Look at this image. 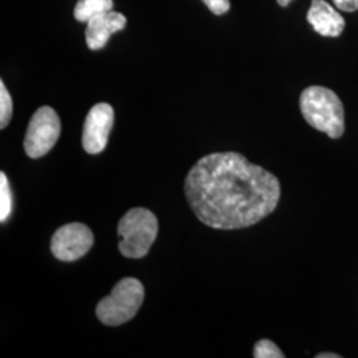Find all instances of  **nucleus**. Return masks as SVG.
<instances>
[{
    "instance_id": "f257e3e1",
    "label": "nucleus",
    "mask_w": 358,
    "mask_h": 358,
    "mask_svg": "<svg viewBox=\"0 0 358 358\" xmlns=\"http://www.w3.org/2000/svg\"><path fill=\"white\" fill-rule=\"evenodd\" d=\"M185 192L196 217L211 229L238 230L254 226L275 211L280 182L242 154H208L185 180Z\"/></svg>"
},
{
    "instance_id": "f03ea898",
    "label": "nucleus",
    "mask_w": 358,
    "mask_h": 358,
    "mask_svg": "<svg viewBox=\"0 0 358 358\" xmlns=\"http://www.w3.org/2000/svg\"><path fill=\"white\" fill-rule=\"evenodd\" d=\"M300 109L312 128L340 138L345 130L344 105L333 90L324 87H309L300 96Z\"/></svg>"
},
{
    "instance_id": "7ed1b4c3",
    "label": "nucleus",
    "mask_w": 358,
    "mask_h": 358,
    "mask_svg": "<svg viewBox=\"0 0 358 358\" xmlns=\"http://www.w3.org/2000/svg\"><path fill=\"white\" fill-rule=\"evenodd\" d=\"M158 234V220L148 208L129 210L118 223V250L125 257L141 259L148 255Z\"/></svg>"
},
{
    "instance_id": "20e7f679",
    "label": "nucleus",
    "mask_w": 358,
    "mask_h": 358,
    "mask_svg": "<svg viewBox=\"0 0 358 358\" xmlns=\"http://www.w3.org/2000/svg\"><path fill=\"white\" fill-rule=\"evenodd\" d=\"M145 289L140 280L125 278L115 284L112 294L100 300L96 308L99 320L105 325L117 327L131 320L140 310Z\"/></svg>"
},
{
    "instance_id": "39448f33",
    "label": "nucleus",
    "mask_w": 358,
    "mask_h": 358,
    "mask_svg": "<svg viewBox=\"0 0 358 358\" xmlns=\"http://www.w3.org/2000/svg\"><path fill=\"white\" fill-rule=\"evenodd\" d=\"M62 124L57 113L51 106H41L32 115L27 128L24 150L29 158L44 157L60 137Z\"/></svg>"
},
{
    "instance_id": "423d86ee",
    "label": "nucleus",
    "mask_w": 358,
    "mask_h": 358,
    "mask_svg": "<svg viewBox=\"0 0 358 358\" xmlns=\"http://www.w3.org/2000/svg\"><path fill=\"white\" fill-rule=\"evenodd\" d=\"M93 242V232L88 226L69 223L53 234L52 254L62 262H75L90 252Z\"/></svg>"
},
{
    "instance_id": "0eeeda50",
    "label": "nucleus",
    "mask_w": 358,
    "mask_h": 358,
    "mask_svg": "<svg viewBox=\"0 0 358 358\" xmlns=\"http://www.w3.org/2000/svg\"><path fill=\"white\" fill-rule=\"evenodd\" d=\"M113 121L115 112L109 103H97L90 109L83 130V148L87 153L103 152L113 128Z\"/></svg>"
},
{
    "instance_id": "6e6552de",
    "label": "nucleus",
    "mask_w": 358,
    "mask_h": 358,
    "mask_svg": "<svg viewBox=\"0 0 358 358\" xmlns=\"http://www.w3.org/2000/svg\"><path fill=\"white\" fill-rule=\"evenodd\" d=\"M307 22L319 35L327 38L340 36L345 28L344 17L325 0H312Z\"/></svg>"
},
{
    "instance_id": "1a4fd4ad",
    "label": "nucleus",
    "mask_w": 358,
    "mask_h": 358,
    "mask_svg": "<svg viewBox=\"0 0 358 358\" xmlns=\"http://www.w3.org/2000/svg\"><path fill=\"white\" fill-rule=\"evenodd\" d=\"M125 26L127 17L122 13L115 11H109L92 19L88 22L85 31L88 48L92 51L101 50L106 45L109 38L115 32L122 31Z\"/></svg>"
},
{
    "instance_id": "9d476101",
    "label": "nucleus",
    "mask_w": 358,
    "mask_h": 358,
    "mask_svg": "<svg viewBox=\"0 0 358 358\" xmlns=\"http://www.w3.org/2000/svg\"><path fill=\"white\" fill-rule=\"evenodd\" d=\"M113 0H78L75 7V17L80 23H88L92 19L112 11Z\"/></svg>"
},
{
    "instance_id": "9b49d317",
    "label": "nucleus",
    "mask_w": 358,
    "mask_h": 358,
    "mask_svg": "<svg viewBox=\"0 0 358 358\" xmlns=\"http://www.w3.org/2000/svg\"><path fill=\"white\" fill-rule=\"evenodd\" d=\"M13 192L6 173H0V220L4 223L13 213Z\"/></svg>"
},
{
    "instance_id": "f8f14e48",
    "label": "nucleus",
    "mask_w": 358,
    "mask_h": 358,
    "mask_svg": "<svg viewBox=\"0 0 358 358\" xmlns=\"http://www.w3.org/2000/svg\"><path fill=\"white\" fill-rule=\"evenodd\" d=\"M13 117V99L6 88L4 83L0 81V128L4 129Z\"/></svg>"
},
{
    "instance_id": "ddd939ff",
    "label": "nucleus",
    "mask_w": 358,
    "mask_h": 358,
    "mask_svg": "<svg viewBox=\"0 0 358 358\" xmlns=\"http://www.w3.org/2000/svg\"><path fill=\"white\" fill-rule=\"evenodd\" d=\"M255 358H284V353L276 346L275 343L269 340H260L254 348Z\"/></svg>"
},
{
    "instance_id": "4468645a",
    "label": "nucleus",
    "mask_w": 358,
    "mask_h": 358,
    "mask_svg": "<svg viewBox=\"0 0 358 358\" xmlns=\"http://www.w3.org/2000/svg\"><path fill=\"white\" fill-rule=\"evenodd\" d=\"M208 10L215 15H223L230 10V0H202Z\"/></svg>"
},
{
    "instance_id": "2eb2a0df",
    "label": "nucleus",
    "mask_w": 358,
    "mask_h": 358,
    "mask_svg": "<svg viewBox=\"0 0 358 358\" xmlns=\"http://www.w3.org/2000/svg\"><path fill=\"white\" fill-rule=\"evenodd\" d=\"M333 3L340 11L355 13L358 10V0H333Z\"/></svg>"
},
{
    "instance_id": "dca6fc26",
    "label": "nucleus",
    "mask_w": 358,
    "mask_h": 358,
    "mask_svg": "<svg viewBox=\"0 0 358 358\" xmlns=\"http://www.w3.org/2000/svg\"><path fill=\"white\" fill-rule=\"evenodd\" d=\"M341 356L337 355V353H320L317 355L316 358H340Z\"/></svg>"
},
{
    "instance_id": "f3484780",
    "label": "nucleus",
    "mask_w": 358,
    "mask_h": 358,
    "mask_svg": "<svg viewBox=\"0 0 358 358\" xmlns=\"http://www.w3.org/2000/svg\"><path fill=\"white\" fill-rule=\"evenodd\" d=\"M278 3H279V6H282V7H287V6L291 3V0H278Z\"/></svg>"
}]
</instances>
